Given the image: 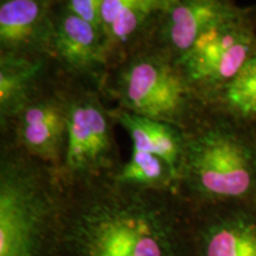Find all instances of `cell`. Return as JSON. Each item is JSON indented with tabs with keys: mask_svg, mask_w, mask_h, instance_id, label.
Listing matches in <instances>:
<instances>
[{
	"mask_svg": "<svg viewBox=\"0 0 256 256\" xmlns=\"http://www.w3.org/2000/svg\"><path fill=\"white\" fill-rule=\"evenodd\" d=\"M191 214L177 192L112 177L64 188L51 256H190Z\"/></svg>",
	"mask_w": 256,
	"mask_h": 256,
	"instance_id": "1",
	"label": "cell"
},
{
	"mask_svg": "<svg viewBox=\"0 0 256 256\" xmlns=\"http://www.w3.org/2000/svg\"><path fill=\"white\" fill-rule=\"evenodd\" d=\"M185 132L177 192L191 208L256 204V136L206 112Z\"/></svg>",
	"mask_w": 256,
	"mask_h": 256,
	"instance_id": "2",
	"label": "cell"
},
{
	"mask_svg": "<svg viewBox=\"0 0 256 256\" xmlns=\"http://www.w3.org/2000/svg\"><path fill=\"white\" fill-rule=\"evenodd\" d=\"M64 188L55 168L8 142L0 159V256H51Z\"/></svg>",
	"mask_w": 256,
	"mask_h": 256,
	"instance_id": "3",
	"label": "cell"
},
{
	"mask_svg": "<svg viewBox=\"0 0 256 256\" xmlns=\"http://www.w3.org/2000/svg\"><path fill=\"white\" fill-rule=\"evenodd\" d=\"M112 92L120 110L183 130L208 112L178 64L146 44L116 64Z\"/></svg>",
	"mask_w": 256,
	"mask_h": 256,
	"instance_id": "4",
	"label": "cell"
},
{
	"mask_svg": "<svg viewBox=\"0 0 256 256\" xmlns=\"http://www.w3.org/2000/svg\"><path fill=\"white\" fill-rule=\"evenodd\" d=\"M100 89L70 80L66 147L57 171L64 188L113 177L122 164L113 132L115 121L102 104Z\"/></svg>",
	"mask_w": 256,
	"mask_h": 256,
	"instance_id": "5",
	"label": "cell"
},
{
	"mask_svg": "<svg viewBox=\"0 0 256 256\" xmlns=\"http://www.w3.org/2000/svg\"><path fill=\"white\" fill-rule=\"evenodd\" d=\"M255 54V14L238 8L204 31L176 63L208 110L211 100Z\"/></svg>",
	"mask_w": 256,
	"mask_h": 256,
	"instance_id": "6",
	"label": "cell"
},
{
	"mask_svg": "<svg viewBox=\"0 0 256 256\" xmlns=\"http://www.w3.org/2000/svg\"><path fill=\"white\" fill-rule=\"evenodd\" d=\"M46 82L18 110L8 130L14 134L12 145L58 171L66 147L70 80L64 84Z\"/></svg>",
	"mask_w": 256,
	"mask_h": 256,
	"instance_id": "7",
	"label": "cell"
},
{
	"mask_svg": "<svg viewBox=\"0 0 256 256\" xmlns=\"http://www.w3.org/2000/svg\"><path fill=\"white\" fill-rule=\"evenodd\" d=\"M46 55L69 80L98 88L110 66L102 31L64 6L54 12Z\"/></svg>",
	"mask_w": 256,
	"mask_h": 256,
	"instance_id": "8",
	"label": "cell"
},
{
	"mask_svg": "<svg viewBox=\"0 0 256 256\" xmlns=\"http://www.w3.org/2000/svg\"><path fill=\"white\" fill-rule=\"evenodd\" d=\"M191 210L190 256H256V204Z\"/></svg>",
	"mask_w": 256,
	"mask_h": 256,
	"instance_id": "9",
	"label": "cell"
},
{
	"mask_svg": "<svg viewBox=\"0 0 256 256\" xmlns=\"http://www.w3.org/2000/svg\"><path fill=\"white\" fill-rule=\"evenodd\" d=\"M236 8L232 0H174L156 14L144 44L177 62L204 31Z\"/></svg>",
	"mask_w": 256,
	"mask_h": 256,
	"instance_id": "10",
	"label": "cell"
},
{
	"mask_svg": "<svg viewBox=\"0 0 256 256\" xmlns=\"http://www.w3.org/2000/svg\"><path fill=\"white\" fill-rule=\"evenodd\" d=\"M52 17L51 0H0L2 55H46Z\"/></svg>",
	"mask_w": 256,
	"mask_h": 256,
	"instance_id": "11",
	"label": "cell"
},
{
	"mask_svg": "<svg viewBox=\"0 0 256 256\" xmlns=\"http://www.w3.org/2000/svg\"><path fill=\"white\" fill-rule=\"evenodd\" d=\"M158 14L154 0H104L100 25L110 64L145 43Z\"/></svg>",
	"mask_w": 256,
	"mask_h": 256,
	"instance_id": "12",
	"label": "cell"
},
{
	"mask_svg": "<svg viewBox=\"0 0 256 256\" xmlns=\"http://www.w3.org/2000/svg\"><path fill=\"white\" fill-rule=\"evenodd\" d=\"M50 57L0 55V120L8 130L28 98L46 81Z\"/></svg>",
	"mask_w": 256,
	"mask_h": 256,
	"instance_id": "13",
	"label": "cell"
},
{
	"mask_svg": "<svg viewBox=\"0 0 256 256\" xmlns=\"http://www.w3.org/2000/svg\"><path fill=\"white\" fill-rule=\"evenodd\" d=\"M112 118L128 133L133 148L152 153L165 160L177 174L185 148V132L174 124L153 120L130 112L110 110Z\"/></svg>",
	"mask_w": 256,
	"mask_h": 256,
	"instance_id": "14",
	"label": "cell"
},
{
	"mask_svg": "<svg viewBox=\"0 0 256 256\" xmlns=\"http://www.w3.org/2000/svg\"><path fill=\"white\" fill-rule=\"evenodd\" d=\"M208 112L250 130L256 126V54L211 100Z\"/></svg>",
	"mask_w": 256,
	"mask_h": 256,
	"instance_id": "15",
	"label": "cell"
},
{
	"mask_svg": "<svg viewBox=\"0 0 256 256\" xmlns=\"http://www.w3.org/2000/svg\"><path fill=\"white\" fill-rule=\"evenodd\" d=\"M112 178L118 183L144 190L177 192L178 188L177 174L164 159L136 148Z\"/></svg>",
	"mask_w": 256,
	"mask_h": 256,
	"instance_id": "16",
	"label": "cell"
},
{
	"mask_svg": "<svg viewBox=\"0 0 256 256\" xmlns=\"http://www.w3.org/2000/svg\"><path fill=\"white\" fill-rule=\"evenodd\" d=\"M104 0H66L64 8L101 30L100 14Z\"/></svg>",
	"mask_w": 256,
	"mask_h": 256,
	"instance_id": "17",
	"label": "cell"
},
{
	"mask_svg": "<svg viewBox=\"0 0 256 256\" xmlns=\"http://www.w3.org/2000/svg\"><path fill=\"white\" fill-rule=\"evenodd\" d=\"M154 2H156V6H158V10H159V12H160V11H162V10L166 8V6H168L170 2H174V0H154Z\"/></svg>",
	"mask_w": 256,
	"mask_h": 256,
	"instance_id": "18",
	"label": "cell"
},
{
	"mask_svg": "<svg viewBox=\"0 0 256 256\" xmlns=\"http://www.w3.org/2000/svg\"><path fill=\"white\" fill-rule=\"evenodd\" d=\"M255 133V136H256V132H254Z\"/></svg>",
	"mask_w": 256,
	"mask_h": 256,
	"instance_id": "19",
	"label": "cell"
}]
</instances>
